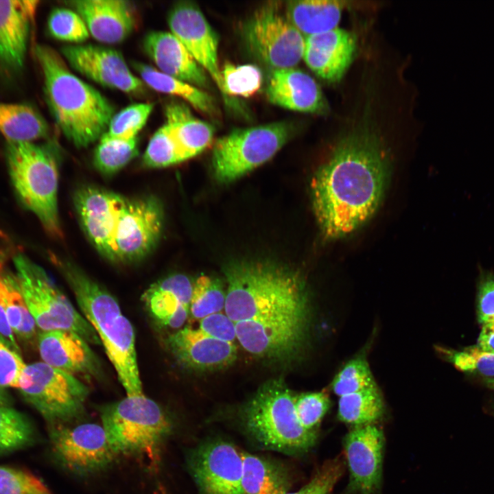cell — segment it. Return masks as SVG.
<instances>
[{"label":"cell","mask_w":494,"mask_h":494,"mask_svg":"<svg viewBox=\"0 0 494 494\" xmlns=\"http://www.w3.org/2000/svg\"><path fill=\"white\" fill-rule=\"evenodd\" d=\"M225 276V314L244 350L270 362L296 360L306 346L311 316L302 276L268 261L231 263Z\"/></svg>","instance_id":"6da1fadb"},{"label":"cell","mask_w":494,"mask_h":494,"mask_svg":"<svg viewBox=\"0 0 494 494\" xmlns=\"http://www.w3.org/2000/svg\"><path fill=\"white\" fill-rule=\"evenodd\" d=\"M390 172L389 149L373 125L357 126L342 137L310 184L324 238L346 237L369 221L384 199Z\"/></svg>","instance_id":"7a4b0ae2"},{"label":"cell","mask_w":494,"mask_h":494,"mask_svg":"<svg viewBox=\"0 0 494 494\" xmlns=\"http://www.w3.org/2000/svg\"><path fill=\"white\" fill-rule=\"evenodd\" d=\"M34 51L43 74L45 99L61 132L78 148L95 142L108 128L113 106L71 73L54 49L37 45Z\"/></svg>","instance_id":"3957f363"},{"label":"cell","mask_w":494,"mask_h":494,"mask_svg":"<svg viewBox=\"0 0 494 494\" xmlns=\"http://www.w3.org/2000/svg\"><path fill=\"white\" fill-rule=\"evenodd\" d=\"M82 316L98 336L126 395L143 394L132 323L115 298L73 263L54 257Z\"/></svg>","instance_id":"277c9868"},{"label":"cell","mask_w":494,"mask_h":494,"mask_svg":"<svg viewBox=\"0 0 494 494\" xmlns=\"http://www.w3.org/2000/svg\"><path fill=\"white\" fill-rule=\"evenodd\" d=\"M242 420L247 432L268 449L286 454H302L315 444L317 432L301 424L294 406V395L280 379L262 385L246 403Z\"/></svg>","instance_id":"5b68a950"},{"label":"cell","mask_w":494,"mask_h":494,"mask_svg":"<svg viewBox=\"0 0 494 494\" xmlns=\"http://www.w3.org/2000/svg\"><path fill=\"white\" fill-rule=\"evenodd\" d=\"M5 153L12 183L21 201L51 236L60 238L55 153L50 146L31 141H8Z\"/></svg>","instance_id":"8992f818"},{"label":"cell","mask_w":494,"mask_h":494,"mask_svg":"<svg viewBox=\"0 0 494 494\" xmlns=\"http://www.w3.org/2000/svg\"><path fill=\"white\" fill-rule=\"evenodd\" d=\"M99 410L102 425L117 456L154 457L172 432L167 414L144 394L127 395Z\"/></svg>","instance_id":"52a82bcc"},{"label":"cell","mask_w":494,"mask_h":494,"mask_svg":"<svg viewBox=\"0 0 494 494\" xmlns=\"http://www.w3.org/2000/svg\"><path fill=\"white\" fill-rule=\"evenodd\" d=\"M12 259L25 303L38 327L42 331H71L89 343L101 344L92 326L44 270L21 253L16 254Z\"/></svg>","instance_id":"ba28073f"},{"label":"cell","mask_w":494,"mask_h":494,"mask_svg":"<svg viewBox=\"0 0 494 494\" xmlns=\"http://www.w3.org/2000/svg\"><path fill=\"white\" fill-rule=\"evenodd\" d=\"M294 132L290 122L277 121L235 129L218 139L212 154L215 179L233 182L269 161Z\"/></svg>","instance_id":"9c48e42d"},{"label":"cell","mask_w":494,"mask_h":494,"mask_svg":"<svg viewBox=\"0 0 494 494\" xmlns=\"http://www.w3.org/2000/svg\"><path fill=\"white\" fill-rule=\"evenodd\" d=\"M18 389L49 425L69 423L80 417L89 394V388L73 375L43 362L26 365Z\"/></svg>","instance_id":"30bf717a"},{"label":"cell","mask_w":494,"mask_h":494,"mask_svg":"<svg viewBox=\"0 0 494 494\" xmlns=\"http://www.w3.org/2000/svg\"><path fill=\"white\" fill-rule=\"evenodd\" d=\"M243 34L251 54L272 71L295 67L303 59L305 37L290 23L281 2L257 8Z\"/></svg>","instance_id":"8fae6325"},{"label":"cell","mask_w":494,"mask_h":494,"mask_svg":"<svg viewBox=\"0 0 494 494\" xmlns=\"http://www.w3.org/2000/svg\"><path fill=\"white\" fill-rule=\"evenodd\" d=\"M49 437L56 461L66 471L78 476L103 471L117 457L102 424L49 425Z\"/></svg>","instance_id":"7c38bea8"},{"label":"cell","mask_w":494,"mask_h":494,"mask_svg":"<svg viewBox=\"0 0 494 494\" xmlns=\"http://www.w3.org/2000/svg\"><path fill=\"white\" fill-rule=\"evenodd\" d=\"M163 222V206L157 198H127L114 236L115 262H137L148 256L158 244Z\"/></svg>","instance_id":"4fadbf2b"},{"label":"cell","mask_w":494,"mask_h":494,"mask_svg":"<svg viewBox=\"0 0 494 494\" xmlns=\"http://www.w3.org/2000/svg\"><path fill=\"white\" fill-rule=\"evenodd\" d=\"M385 438L374 424L354 427L343 438L349 472L342 494H378L382 480Z\"/></svg>","instance_id":"5bb4252c"},{"label":"cell","mask_w":494,"mask_h":494,"mask_svg":"<svg viewBox=\"0 0 494 494\" xmlns=\"http://www.w3.org/2000/svg\"><path fill=\"white\" fill-rule=\"evenodd\" d=\"M167 23L171 33L210 75L228 102L218 64V36L199 7L191 1H180L171 8Z\"/></svg>","instance_id":"9a60e30c"},{"label":"cell","mask_w":494,"mask_h":494,"mask_svg":"<svg viewBox=\"0 0 494 494\" xmlns=\"http://www.w3.org/2000/svg\"><path fill=\"white\" fill-rule=\"evenodd\" d=\"M188 467L199 494H244L242 452L229 443L201 446L189 456Z\"/></svg>","instance_id":"2e32d148"},{"label":"cell","mask_w":494,"mask_h":494,"mask_svg":"<svg viewBox=\"0 0 494 494\" xmlns=\"http://www.w3.org/2000/svg\"><path fill=\"white\" fill-rule=\"evenodd\" d=\"M61 51L73 69L103 86L134 95L145 92V84L131 72L119 51L99 45H76L65 46Z\"/></svg>","instance_id":"e0dca14e"},{"label":"cell","mask_w":494,"mask_h":494,"mask_svg":"<svg viewBox=\"0 0 494 494\" xmlns=\"http://www.w3.org/2000/svg\"><path fill=\"white\" fill-rule=\"evenodd\" d=\"M127 198L95 187H82L73 197L86 235L100 255L115 262L113 241L120 213Z\"/></svg>","instance_id":"ac0fdd59"},{"label":"cell","mask_w":494,"mask_h":494,"mask_svg":"<svg viewBox=\"0 0 494 494\" xmlns=\"http://www.w3.org/2000/svg\"><path fill=\"white\" fill-rule=\"evenodd\" d=\"M67 3L82 17L89 34L102 43H119L137 27V11L128 1L75 0Z\"/></svg>","instance_id":"d6986e66"},{"label":"cell","mask_w":494,"mask_h":494,"mask_svg":"<svg viewBox=\"0 0 494 494\" xmlns=\"http://www.w3.org/2000/svg\"><path fill=\"white\" fill-rule=\"evenodd\" d=\"M166 344L182 365L193 370L225 368L237 356L233 343L213 338L200 329L186 327L178 329L167 337Z\"/></svg>","instance_id":"ffe728a7"},{"label":"cell","mask_w":494,"mask_h":494,"mask_svg":"<svg viewBox=\"0 0 494 494\" xmlns=\"http://www.w3.org/2000/svg\"><path fill=\"white\" fill-rule=\"evenodd\" d=\"M355 49V36L337 27L305 37L303 59L322 79L337 82L350 66Z\"/></svg>","instance_id":"44dd1931"},{"label":"cell","mask_w":494,"mask_h":494,"mask_svg":"<svg viewBox=\"0 0 494 494\" xmlns=\"http://www.w3.org/2000/svg\"><path fill=\"white\" fill-rule=\"evenodd\" d=\"M266 95L272 104L290 110L313 114H325L329 110L316 80L295 67L272 71Z\"/></svg>","instance_id":"7402d4cb"},{"label":"cell","mask_w":494,"mask_h":494,"mask_svg":"<svg viewBox=\"0 0 494 494\" xmlns=\"http://www.w3.org/2000/svg\"><path fill=\"white\" fill-rule=\"evenodd\" d=\"M143 47L161 73L202 90L209 87L206 71L171 32H149L143 39Z\"/></svg>","instance_id":"603a6c76"},{"label":"cell","mask_w":494,"mask_h":494,"mask_svg":"<svg viewBox=\"0 0 494 494\" xmlns=\"http://www.w3.org/2000/svg\"><path fill=\"white\" fill-rule=\"evenodd\" d=\"M38 346L43 362L73 375L98 373L99 362L89 342L76 333L67 330L42 331Z\"/></svg>","instance_id":"cb8c5ba5"},{"label":"cell","mask_w":494,"mask_h":494,"mask_svg":"<svg viewBox=\"0 0 494 494\" xmlns=\"http://www.w3.org/2000/svg\"><path fill=\"white\" fill-rule=\"evenodd\" d=\"M193 284L183 274H175L152 283L143 294L142 301L160 325L180 329L186 322Z\"/></svg>","instance_id":"d4e9b609"},{"label":"cell","mask_w":494,"mask_h":494,"mask_svg":"<svg viewBox=\"0 0 494 494\" xmlns=\"http://www.w3.org/2000/svg\"><path fill=\"white\" fill-rule=\"evenodd\" d=\"M38 1H0V63L12 71L25 62Z\"/></svg>","instance_id":"484cf974"},{"label":"cell","mask_w":494,"mask_h":494,"mask_svg":"<svg viewBox=\"0 0 494 494\" xmlns=\"http://www.w3.org/2000/svg\"><path fill=\"white\" fill-rule=\"evenodd\" d=\"M165 113V124L185 160L201 153L211 143L213 126L195 117L185 104L169 102Z\"/></svg>","instance_id":"4316f807"},{"label":"cell","mask_w":494,"mask_h":494,"mask_svg":"<svg viewBox=\"0 0 494 494\" xmlns=\"http://www.w3.org/2000/svg\"><path fill=\"white\" fill-rule=\"evenodd\" d=\"M347 1L305 0L285 2L286 16L304 36L326 32L338 27Z\"/></svg>","instance_id":"83f0119b"},{"label":"cell","mask_w":494,"mask_h":494,"mask_svg":"<svg viewBox=\"0 0 494 494\" xmlns=\"http://www.w3.org/2000/svg\"><path fill=\"white\" fill-rule=\"evenodd\" d=\"M0 301L14 336L31 340L36 333V323L25 303L14 269L0 253Z\"/></svg>","instance_id":"f1b7e54d"},{"label":"cell","mask_w":494,"mask_h":494,"mask_svg":"<svg viewBox=\"0 0 494 494\" xmlns=\"http://www.w3.org/2000/svg\"><path fill=\"white\" fill-rule=\"evenodd\" d=\"M133 67L145 85L154 90L183 99L204 115L213 117L218 116L219 109L213 97L202 89L164 74L144 63L134 62Z\"/></svg>","instance_id":"f546056e"},{"label":"cell","mask_w":494,"mask_h":494,"mask_svg":"<svg viewBox=\"0 0 494 494\" xmlns=\"http://www.w3.org/2000/svg\"><path fill=\"white\" fill-rule=\"evenodd\" d=\"M49 126L34 107L0 102V133L8 141H31L46 137Z\"/></svg>","instance_id":"4dcf8cb0"},{"label":"cell","mask_w":494,"mask_h":494,"mask_svg":"<svg viewBox=\"0 0 494 494\" xmlns=\"http://www.w3.org/2000/svg\"><path fill=\"white\" fill-rule=\"evenodd\" d=\"M242 485L244 494H285L290 482L285 471L261 457L242 453Z\"/></svg>","instance_id":"1f68e13d"},{"label":"cell","mask_w":494,"mask_h":494,"mask_svg":"<svg viewBox=\"0 0 494 494\" xmlns=\"http://www.w3.org/2000/svg\"><path fill=\"white\" fill-rule=\"evenodd\" d=\"M385 412V405L377 387L340 397L338 418L354 427L374 424Z\"/></svg>","instance_id":"d6a6232c"},{"label":"cell","mask_w":494,"mask_h":494,"mask_svg":"<svg viewBox=\"0 0 494 494\" xmlns=\"http://www.w3.org/2000/svg\"><path fill=\"white\" fill-rule=\"evenodd\" d=\"M36 430L30 420L12 406L0 407V456L34 444Z\"/></svg>","instance_id":"836d02e7"},{"label":"cell","mask_w":494,"mask_h":494,"mask_svg":"<svg viewBox=\"0 0 494 494\" xmlns=\"http://www.w3.org/2000/svg\"><path fill=\"white\" fill-rule=\"evenodd\" d=\"M138 139L108 140L100 139L93 156L96 169L104 175H113L125 167L139 153Z\"/></svg>","instance_id":"e575fe53"},{"label":"cell","mask_w":494,"mask_h":494,"mask_svg":"<svg viewBox=\"0 0 494 494\" xmlns=\"http://www.w3.org/2000/svg\"><path fill=\"white\" fill-rule=\"evenodd\" d=\"M153 106L151 103H139L122 109L113 115L106 131L100 139L127 141L137 138V134L145 126Z\"/></svg>","instance_id":"d590c367"},{"label":"cell","mask_w":494,"mask_h":494,"mask_svg":"<svg viewBox=\"0 0 494 494\" xmlns=\"http://www.w3.org/2000/svg\"><path fill=\"white\" fill-rule=\"evenodd\" d=\"M226 291L220 281L207 276L200 277L193 284L189 314L193 318L202 320L218 313L225 306Z\"/></svg>","instance_id":"8d00e7d4"},{"label":"cell","mask_w":494,"mask_h":494,"mask_svg":"<svg viewBox=\"0 0 494 494\" xmlns=\"http://www.w3.org/2000/svg\"><path fill=\"white\" fill-rule=\"evenodd\" d=\"M376 386L368 362L362 353L347 362L331 382L333 393L339 397Z\"/></svg>","instance_id":"74e56055"},{"label":"cell","mask_w":494,"mask_h":494,"mask_svg":"<svg viewBox=\"0 0 494 494\" xmlns=\"http://www.w3.org/2000/svg\"><path fill=\"white\" fill-rule=\"evenodd\" d=\"M221 75L227 99L231 97H251L260 89L263 82L261 70L250 64L235 65L226 62Z\"/></svg>","instance_id":"f35d334b"},{"label":"cell","mask_w":494,"mask_h":494,"mask_svg":"<svg viewBox=\"0 0 494 494\" xmlns=\"http://www.w3.org/2000/svg\"><path fill=\"white\" fill-rule=\"evenodd\" d=\"M437 351L460 371L494 377V353L481 349L477 345L454 350L438 346Z\"/></svg>","instance_id":"ab89813d"},{"label":"cell","mask_w":494,"mask_h":494,"mask_svg":"<svg viewBox=\"0 0 494 494\" xmlns=\"http://www.w3.org/2000/svg\"><path fill=\"white\" fill-rule=\"evenodd\" d=\"M185 161L165 124L150 139L143 156V165L161 168Z\"/></svg>","instance_id":"60d3db41"},{"label":"cell","mask_w":494,"mask_h":494,"mask_svg":"<svg viewBox=\"0 0 494 494\" xmlns=\"http://www.w3.org/2000/svg\"><path fill=\"white\" fill-rule=\"evenodd\" d=\"M47 29L53 38L73 43H82L89 36L82 17L76 12L64 8H57L51 12Z\"/></svg>","instance_id":"b9f144b4"},{"label":"cell","mask_w":494,"mask_h":494,"mask_svg":"<svg viewBox=\"0 0 494 494\" xmlns=\"http://www.w3.org/2000/svg\"><path fill=\"white\" fill-rule=\"evenodd\" d=\"M0 494H54L34 473L16 467L0 465Z\"/></svg>","instance_id":"7bdbcfd3"},{"label":"cell","mask_w":494,"mask_h":494,"mask_svg":"<svg viewBox=\"0 0 494 494\" xmlns=\"http://www.w3.org/2000/svg\"><path fill=\"white\" fill-rule=\"evenodd\" d=\"M294 406L302 426L307 430L317 432L331 406V401L325 391L304 392L294 395Z\"/></svg>","instance_id":"ee69618b"},{"label":"cell","mask_w":494,"mask_h":494,"mask_svg":"<svg viewBox=\"0 0 494 494\" xmlns=\"http://www.w3.org/2000/svg\"><path fill=\"white\" fill-rule=\"evenodd\" d=\"M344 464L338 456L325 461L311 480L298 491L285 494H333L335 485L342 477Z\"/></svg>","instance_id":"f6af8a7d"},{"label":"cell","mask_w":494,"mask_h":494,"mask_svg":"<svg viewBox=\"0 0 494 494\" xmlns=\"http://www.w3.org/2000/svg\"><path fill=\"white\" fill-rule=\"evenodd\" d=\"M19 352L0 334V386L19 388L27 365Z\"/></svg>","instance_id":"bcb514c9"},{"label":"cell","mask_w":494,"mask_h":494,"mask_svg":"<svg viewBox=\"0 0 494 494\" xmlns=\"http://www.w3.org/2000/svg\"><path fill=\"white\" fill-rule=\"evenodd\" d=\"M477 320L482 326L494 322V274L480 273L477 290Z\"/></svg>","instance_id":"7dc6e473"},{"label":"cell","mask_w":494,"mask_h":494,"mask_svg":"<svg viewBox=\"0 0 494 494\" xmlns=\"http://www.w3.org/2000/svg\"><path fill=\"white\" fill-rule=\"evenodd\" d=\"M200 329L218 340L233 343L236 337L235 323L221 312L211 314L200 321Z\"/></svg>","instance_id":"c3c4849f"},{"label":"cell","mask_w":494,"mask_h":494,"mask_svg":"<svg viewBox=\"0 0 494 494\" xmlns=\"http://www.w3.org/2000/svg\"><path fill=\"white\" fill-rule=\"evenodd\" d=\"M476 345L482 350L494 353V322L482 326Z\"/></svg>","instance_id":"681fc988"},{"label":"cell","mask_w":494,"mask_h":494,"mask_svg":"<svg viewBox=\"0 0 494 494\" xmlns=\"http://www.w3.org/2000/svg\"><path fill=\"white\" fill-rule=\"evenodd\" d=\"M12 399L5 388L0 386V407L11 406Z\"/></svg>","instance_id":"f907efd6"},{"label":"cell","mask_w":494,"mask_h":494,"mask_svg":"<svg viewBox=\"0 0 494 494\" xmlns=\"http://www.w3.org/2000/svg\"><path fill=\"white\" fill-rule=\"evenodd\" d=\"M485 384L491 389L494 390V377L486 378Z\"/></svg>","instance_id":"816d5d0a"}]
</instances>
